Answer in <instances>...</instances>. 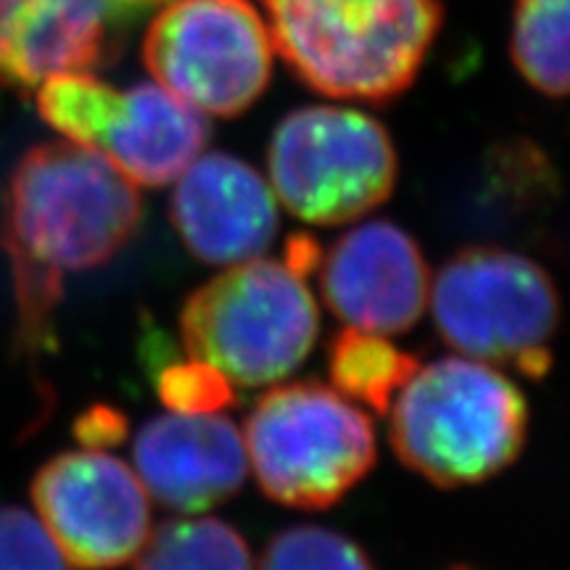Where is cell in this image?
<instances>
[{"instance_id":"obj_1","label":"cell","mask_w":570,"mask_h":570,"mask_svg":"<svg viewBox=\"0 0 570 570\" xmlns=\"http://www.w3.org/2000/svg\"><path fill=\"white\" fill-rule=\"evenodd\" d=\"M140 217L138 185L92 148L59 140L21 156L0 194V248L9 256L27 354L53 346L63 277L111 262Z\"/></svg>"},{"instance_id":"obj_2","label":"cell","mask_w":570,"mask_h":570,"mask_svg":"<svg viewBox=\"0 0 570 570\" xmlns=\"http://www.w3.org/2000/svg\"><path fill=\"white\" fill-rule=\"evenodd\" d=\"M273 51L306 88L346 101L402 96L439 38V0H262Z\"/></svg>"},{"instance_id":"obj_3","label":"cell","mask_w":570,"mask_h":570,"mask_svg":"<svg viewBox=\"0 0 570 570\" xmlns=\"http://www.w3.org/2000/svg\"><path fill=\"white\" fill-rule=\"evenodd\" d=\"M389 412L396 458L439 489L494 479L518 460L529 436V404L520 389L470 356L417 367Z\"/></svg>"},{"instance_id":"obj_4","label":"cell","mask_w":570,"mask_h":570,"mask_svg":"<svg viewBox=\"0 0 570 570\" xmlns=\"http://www.w3.org/2000/svg\"><path fill=\"white\" fill-rule=\"evenodd\" d=\"M320 333L315 296L285 262L227 265L185 298L180 338L190 360L233 386H273L312 352Z\"/></svg>"},{"instance_id":"obj_5","label":"cell","mask_w":570,"mask_h":570,"mask_svg":"<svg viewBox=\"0 0 570 570\" xmlns=\"http://www.w3.org/2000/svg\"><path fill=\"white\" fill-rule=\"evenodd\" d=\"M259 489L285 508L325 510L375 465L367 412L323 383H283L262 394L244 428Z\"/></svg>"},{"instance_id":"obj_6","label":"cell","mask_w":570,"mask_h":570,"mask_svg":"<svg viewBox=\"0 0 570 570\" xmlns=\"http://www.w3.org/2000/svg\"><path fill=\"white\" fill-rule=\"evenodd\" d=\"M433 323L470 360L512 365L531 381L552 367L560 291L531 256L499 246H468L431 277Z\"/></svg>"},{"instance_id":"obj_7","label":"cell","mask_w":570,"mask_h":570,"mask_svg":"<svg viewBox=\"0 0 570 570\" xmlns=\"http://www.w3.org/2000/svg\"><path fill=\"white\" fill-rule=\"evenodd\" d=\"M269 188L294 217L344 225L394 194L399 161L386 127L341 106H306L277 125L267 154Z\"/></svg>"},{"instance_id":"obj_8","label":"cell","mask_w":570,"mask_h":570,"mask_svg":"<svg viewBox=\"0 0 570 570\" xmlns=\"http://www.w3.org/2000/svg\"><path fill=\"white\" fill-rule=\"evenodd\" d=\"M154 82L198 114L238 117L273 75V40L246 0H167L142 42Z\"/></svg>"},{"instance_id":"obj_9","label":"cell","mask_w":570,"mask_h":570,"mask_svg":"<svg viewBox=\"0 0 570 570\" xmlns=\"http://www.w3.org/2000/svg\"><path fill=\"white\" fill-rule=\"evenodd\" d=\"M30 491L69 568H122L151 533V497L135 470L104 449L56 454L35 473Z\"/></svg>"},{"instance_id":"obj_10","label":"cell","mask_w":570,"mask_h":570,"mask_svg":"<svg viewBox=\"0 0 570 570\" xmlns=\"http://www.w3.org/2000/svg\"><path fill=\"white\" fill-rule=\"evenodd\" d=\"M320 288L346 327L396 336L423 317L431 267L407 230L373 219L333 244L320 269Z\"/></svg>"},{"instance_id":"obj_11","label":"cell","mask_w":570,"mask_h":570,"mask_svg":"<svg viewBox=\"0 0 570 570\" xmlns=\"http://www.w3.org/2000/svg\"><path fill=\"white\" fill-rule=\"evenodd\" d=\"M167 0H0V82L38 88L56 71L92 69Z\"/></svg>"},{"instance_id":"obj_12","label":"cell","mask_w":570,"mask_h":570,"mask_svg":"<svg viewBox=\"0 0 570 570\" xmlns=\"http://www.w3.org/2000/svg\"><path fill=\"white\" fill-rule=\"evenodd\" d=\"M132 470L161 508L183 515L206 512L244 487V431L223 412L169 410L135 436Z\"/></svg>"},{"instance_id":"obj_13","label":"cell","mask_w":570,"mask_h":570,"mask_svg":"<svg viewBox=\"0 0 570 570\" xmlns=\"http://www.w3.org/2000/svg\"><path fill=\"white\" fill-rule=\"evenodd\" d=\"M169 219L190 254L227 267L267 252L277 233V202L252 164L202 151L175 180Z\"/></svg>"},{"instance_id":"obj_14","label":"cell","mask_w":570,"mask_h":570,"mask_svg":"<svg viewBox=\"0 0 570 570\" xmlns=\"http://www.w3.org/2000/svg\"><path fill=\"white\" fill-rule=\"evenodd\" d=\"M209 140V125L159 85H138L122 96V109L96 151L132 185L175 183Z\"/></svg>"},{"instance_id":"obj_15","label":"cell","mask_w":570,"mask_h":570,"mask_svg":"<svg viewBox=\"0 0 570 570\" xmlns=\"http://www.w3.org/2000/svg\"><path fill=\"white\" fill-rule=\"evenodd\" d=\"M420 367L417 356L383 338L381 333L346 327L327 348V370L333 389L360 402L377 415H386L399 389Z\"/></svg>"},{"instance_id":"obj_16","label":"cell","mask_w":570,"mask_h":570,"mask_svg":"<svg viewBox=\"0 0 570 570\" xmlns=\"http://www.w3.org/2000/svg\"><path fill=\"white\" fill-rule=\"evenodd\" d=\"M132 570H254L238 529L219 518L188 515L151 529Z\"/></svg>"},{"instance_id":"obj_17","label":"cell","mask_w":570,"mask_h":570,"mask_svg":"<svg viewBox=\"0 0 570 570\" xmlns=\"http://www.w3.org/2000/svg\"><path fill=\"white\" fill-rule=\"evenodd\" d=\"M510 56L533 90L550 98H566L568 0H518Z\"/></svg>"},{"instance_id":"obj_18","label":"cell","mask_w":570,"mask_h":570,"mask_svg":"<svg viewBox=\"0 0 570 570\" xmlns=\"http://www.w3.org/2000/svg\"><path fill=\"white\" fill-rule=\"evenodd\" d=\"M122 96L88 69L56 71L38 85V111L63 140L96 151L122 109Z\"/></svg>"},{"instance_id":"obj_19","label":"cell","mask_w":570,"mask_h":570,"mask_svg":"<svg viewBox=\"0 0 570 570\" xmlns=\"http://www.w3.org/2000/svg\"><path fill=\"white\" fill-rule=\"evenodd\" d=\"M254 570H375L356 541L325 525H291L275 533Z\"/></svg>"},{"instance_id":"obj_20","label":"cell","mask_w":570,"mask_h":570,"mask_svg":"<svg viewBox=\"0 0 570 570\" xmlns=\"http://www.w3.org/2000/svg\"><path fill=\"white\" fill-rule=\"evenodd\" d=\"M0 570H69V562L32 512L0 508Z\"/></svg>"},{"instance_id":"obj_21","label":"cell","mask_w":570,"mask_h":570,"mask_svg":"<svg viewBox=\"0 0 570 570\" xmlns=\"http://www.w3.org/2000/svg\"><path fill=\"white\" fill-rule=\"evenodd\" d=\"M156 389L173 412H219L233 402V383L190 356L164 367Z\"/></svg>"},{"instance_id":"obj_22","label":"cell","mask_w":570,"mask_h":570,"mask_svg":"<svg viewBox=\"0 0 570 570\" xmlns=\"http://www.w3.org/2000/svg\"><path fill=\"white\" fill-rule=\"evenodd\" d=\"M75 433L82 441V446H111L127 436V420L111 407H92L77 420Z\"/></svg>"},{"instance_id":"obj_23","label":"cell","mask_w":570,"mask_h":570,"mask_svg":"<svg viewBox=\"0 0 570 570\" xmlns=\"http://www.w3.org/2000/svg\"><path fill=\"white\" fill-rule=\"evenodd\" d=\"M283 262L294 269V273L309 275L320 262V246L312 238H306V235H296V238L288 240Z\"/></svg>"},{"instance_id":"obj_24","label":"cell","mask_w":570,"mask_h":570,"mask_svg":"<svg viewBox=\"0 0 570 570\" xmlns=\"http://www.w3.org/2000/svg\"><path fill=\"white\" fill-rule=\"evenodd\" d=\"M449 570H473V568H465V566H458V568H449Z\"/></svg>"}]
</instances>
